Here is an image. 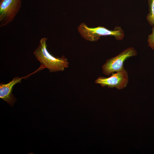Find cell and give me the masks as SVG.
<instances>
[{"mask_svg":"<svg viewBox=\"0 0 154 154\" xmlns=\"http://www.w3.org/2000/svg\"><path fill=\"white\" fill-rule=\"evenodd\" d=\"M47 40L45 37L41 39L38 46L33 52L35 56L40 62L42 69L46 68L50 72L63 71L68 66L67 59L64 56L58 58L51 55L47 49Z\"/></svg>","mask_w":154,"mask_h":154,"instance_id":"1","label":"cell"},{"mask_svg":"<svg viewBox=\"0 0 154 154\" xmlns=\"http://www.w3.org/2000/svg\"><path fill=\"white\" fill-rule=\"evenodd\" d=\"M22 0H0V27L12 22L19 11Z\"/></svg>","mask_w":154,"mask_h":154,"instance_id":"4","label":"cell"},{"mask_svg":"<svg viewBox=\"0 0 154 154\" xmlns=\"http://www.w3.org/2000/svg\"><path fill=\"white\" fill-rule=\"evenodd\" d=\"M149 13L147 19L151 26H154V0H148Z\"/></svg>","mask_w":154,"mask_h":154,"instance_id":"7","label":"cell"},{"mask_svg":"<svg viewBox=\"0 0 154 154\" xmlns=\"http://www.w3.org/2000/svg\"><path fill=\"white\" fill-rule=\"evenodd\" d=\"M19 78L16 77L7 83L0 84V98L5 101L11 106L13 105L16 100V98L12 93L14 86L21 82V80L26 77Z\"/></svg>","mask_w":154,"mask_h":154,"instance_id":"6","label":"cell"},{"mask_svg":"<svg viewBox=\"0 0 154 154\" xmlns=\"http://www.w3.org/2000/svg\"><path fill=\"white\" fill-rule=\"evenodd\" d=\"M78 31L82 37L87 40L96 41L101 36H114L118 40H122L124 37V32L119 27H117L114 30H110L102 27L90 28L84 23H82L78 27Z\"/></svg>","mask_w":154,"mask_h":154,"instance_id":"2","label":"cell"},{"mask_svg":"<svg viewBox=\"0 0 154 154\" xmlns=\"http://www.w3.org/2000/svg\"><path fill=\"white\" fill-rule=\"evenodd\" d=\"M137 54L134 48L129 47L116 56L107 60L102 67V72L106 75H110L124 69V61L128 58L135 56Z\"/></svg>","mask_w":154,"mask_h":154,"instance_id":"3","label":"cell"},{"mask_svg":"<svg viewBox=\"0 0 154 154\" xmlns=\"http://www.w3.org/2000/svg\"><path fill=\"white\" fill-rule=\"evenodd\" d=\"M128 81V73L124 68L115 73H113L108 77H100L96 80L95 82L100 84L102 87L115 88L121 90L126 87Z\"/></svg>","mask_w":154,"mask_h":154,"instance_id":"5","label":"cell"},{"mask_svg":"<svg viewBox=\"0 0 154 154\" xmlns=\"http://www.w3.org/2000/svg\"><path fill=\"white\" fill-rule=\"evenodd\" d=\"M147 41L149 46L154 50V26L152 29V33L148 36Z\"/></svg>","mask_w":154,"mask_h":154,"instance_id":"8","label":"cell"}]
</instances>
